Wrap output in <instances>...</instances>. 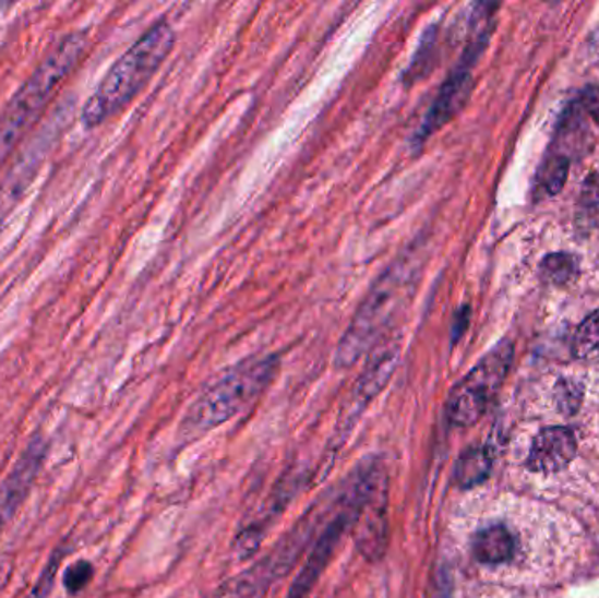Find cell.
Returning a JSON list of instances; mask_svg holds the SVG:
<instances>
[{
	"label": "cell",
	"mask_w": 599,
	"mask_h": 598,
	"mask_svg": "<svg viewBox=\"0 0 599 598\" xmlns=\"http://www.w3.org/2000/svg\"><path fill=\"white\" fill-rule=\"evenodd\" d=\"M491 464L493 456L486 447H471L463 453L454 469L457 487L471 488L480 485L491 473Z\"/></svg>",
	"instance_id": "13"
},
{
	"label": "cell",
	"mask_w": 599,
	"mask_h": 598,
	"mask_svg": "<svg viewBox=\"0 0 599 598\" xmlns=\"http://www.w3.org/2000/svg\"><path fill=\"white\" fill-rule=\"evenodd\" d=\"M355 537L358 550L369 562H378L386 553L387 530V474L379 473L369 493L364 495L360 514L355 523Z\"/></svg>",
	"instance_id": "8"
},
{
	"label": "cell",
	"mask_w": 599,
	"mask_h": 598,
	"mask_svg": "<svg viewBox=\"0 0 599 598\" xmlns=\"http://www.w3.org/2000/svg\"><path fill=\"white\" fill-rule=\"evenodd\" d=\"M63 554L65 551L57 550L49 560L48 565L43 569V574H40L37 585L32 588L31 595L27 598H48L53 589L55 577H57L58 567L62 563Z\"/></svg>",
	"instance_id": "20"
},
{
	"label": "cell",
	"mask_w": 599,
	"mask_h": 598,
	"mask_svg": "<svg viewBox=\"0 0 599 598\" xmlns=\"http://www.w3.org/2000/svg\"><path fill=\"white\" fill-rule=\"evenodd\" d=\"M277 371V357L249 358L228 369L191 404L182 423L184 438H200L240 415L268 388Z\"/></svg>",
	"instance_id": "4"
},
{
	"label": "cell",
	"mask_w": 599,
	"mask_h": 598,
	"mask_svg": "<svg viewBox=\"0 0 599 598\" xmlns=\"http://www.w3.org/2000/svg\"><path fill=\"white\" fill-rule=\"evenodd\" d=\"M88 46V32H69L55 43L31 76L0 112V169L27 137L53 100L63 81L76 69Z\"/></svg>",
	"instance_id": "2"
},
{
	"label": "cell",
	"mask_w": 599,
	"mask_h": 598,
	"mask_svg": "<svg viewBox=\"0 0 599 598\" xmlns=\"http://www.w3.org/2000/svg\"><path fill=\"white\" fill-rule=\"evenodd\" d=\"M419 276V250L414 246L373 283L369 295L356 311L351 325L347 326L338 343L335 366L349 369L390 335L399 314L414 299Z\"/></svg>",
	"instance_id": "1"
},
{
	"label": "cell",
	"mask_w": 599,
	"mask_h": 598,
	"mask_svg": "<svg viewBox=\"0 0 599 598\" xmlns=\"http://www.w3.org/2000/svg\"><path fill=\"white\" fill-rule=\"evenodd\" d=\"M573 354L587 362H599V309L580 323L573 337Z\"/></svg>",
	"instance_id": "15"
},
{
	"label": "cell",
	"mask_w": 599,
	"mask_h": 598,
	"mask_svg": "<svg viewBox=\"0 0 599 598\" xmlns=\"http://www.w3.org/2000/svg\"><path fill=\"white\" fill-rule=\"evenodd\" d=\"M471 89H474V80H471L470 69L466 68L465 62V65L457 68L445 81L444 86L440 88L421 127L414 135V144H424V141L435 134L436 130L453 120L457 112L462 111L466 100L470 98Z\"/></svg>",
	"instance_id": "10"
},
{
	"label": "cell",
	"mask_w": 599,
	"mask_h": 598,
	"mask_svg": "<svg viewBox=\"0 0 599 598\" xmlns=\"http://www.w3.org/2000/svg\"><path fill=\"white\" fill-rule=\"evenodd\" d=\"M512 360L514 346L498 344L454 386L447 400V418L454 427H471L484 416L511 371Z\"/></svg>",
	"instance_id": "5"
},
{
	"label": "cell",
	"mask_w": 599,
	"mask_h": 598,
	"mask_svg": "<svg viewBox=\"0 0 599 598\" xmlns=\"http://www.w3.org/2000/svg\"><path fill=\"white\" fill-rule=\"evenodd\" d=\"M370 354L372 357H370L369 363L356 381L355 388L338 416L335 432H333L332 442H330L333 452H337L346 444L347 438L351 435L352 429L360 420L364 409L390 383L391 375L398 366L399 335L398 337L396 334L386 335Z\"/></svg>",
	"instance_id": "7"
},
{
	"label": "cell",
	"mask_w": 599,
	"mask_h": 598,
	"mask_svg": "<svg viewBox=\"0 0 599 598\" xmlns=\"http://www.w3.org/2000/svg\"><path fill=\"white\" fill-rule=\"evenodd\" d=\"M5 522L4 519L0 518V534H2V530H4Z\"/></svg>",
	"instance_id": "23"
},
{
	"label": "cell",
	"mask_w": 599,
	"mask_h": 598,
	"mask_svg": "<svg viewBox=\"0 0 599 598\" xmlns=\"http://www.w3.org/2000/svg\"><path fill=\"white\" fill-rule=\"evenodd\" d=\"M95 576L94 563L88 560H77L63 572V586L71 595H77L92 583Z\"/></svg>",
	"instance_id": "18"
},
{
	"label": "cell",
	"mask_w": 599,
	"mask_h": 598,
	"mask_svg": "<svg viewBox=\"0 0 599 598\" xmlns=\"http://www.w3.org/2000/svg\"><path fill=\"white\" fill-rule=\"evenodd\" d=\"M582 202L589 210L599 211V169H596L582 187Z\"/></svg>",
	"instance_id": "21"
},
{
	"label": "cell",
	"mask_w": 599,
	"mask_h": 598,
	"mask_svg": "<svg viewBox=\"0 0 599 598\" xmlns=\"http://www.w3.org/2000/svg\"><path fill=\"white\" fill-rule=\"evenodd\" d=\"M578 274V259L572 253H552L540 265V277L546 285L564 286Z\"/></svg>",
	"instance_id": "14"
},
{
	"label": "cell",
	"mask_w": 599,
	"mask_h": 598,
	"mask_svg": "<svg viewBox=\"0 0 599 598\" xmlns=\"http://www.w3.org/2000/svg\"><path fill=\"white\" fill-rule=\"evenodd\" d=\"M577 455L575 433L563 427H551L538 433L529 452L528 469L537 474H555L568 467Z\"/></svg>",
	"instance_id": "11"
},
{
	"label": "cell",
	"mask_w": 599,
	"mask_h": 598,
	"mask_svg": "<svg viewBox=\"0 0 599 598\" xmlns=\"http://www.w3.org/2000/svg\"><path fill=\"white\" fill-rule=\"evenodd\" d=\"M584 398L582 384L573 380H563L555 386V403L566 416L575 415Z\"/></svg>",
	"instance_id": "19"
},
{
	"label": "cell",
	"mask_w": 599,
	"mask_h": 598,
	"mask_svg": "<svg viewBox=\"0 0 599 598\" xmlns=\"http://www.w3.org/2000/svg\"><path fill=\"white\" fill-rule=\"evenodd\" d=\"M172 27L167 22H158L144 32L120 59L112 63L100 85L89 95L81 121L92 130L116 117L137 97L155 76L161 63L173 48Z\"/></svg>",
	"instance_id": "3"
},
{
	"label": "cell",
	"mask_w": 599,
	"mask_h": 598,
	"mask_svg": "<svg viewBox=\"0 0 599 598\" xmlns=\"http://www.w3.org/2000/svg\"><path fill=\"white\" fill-rule=\"evenodd\" d=\"M582 104H584V108L587 109L590 117L598 121L599 125V88H596V86L587 88L582 95Z\"/></svg>",
	"instance_id": "22"
},
{
	"label": "cell",
	"mask_w": 599,
	"mask_h": 598,
	"mask_svg": "<svg viewBox=\"0 0 599 598\" xmlns=\"http://www.w3.org/2000/svg\"><path fill=\"white\" fill-rule=\"evenodd\" d=\"M515 548L517 545L512 531L503 525L482 528L474 539V557L484 565H502L514 559Z\"/></svg>",
	"instance_id": "12"
},
{
	"label": "cell",
	"mask_w": 599,
	"mask_h": 598,
	"mask_svg": "<svg viewBox=\"0 0 599 598\" xmlns=\"http://www.w3.org/2000/svg\"><path fill=\"white\" fill-rule=\"evenodd\" d=\"M48 455V442L43 435H34L28 442L8 478L0 485V518L5 523L14 518L16 511L27 501L37 476Z\"/></svg>",
	"instance_id": "9"
},
{
	"label": "cell",
	"mask_w": 599,
	"mask_h": 598,
	"mask_svg": "<svg viewBox=\"0 0 599 598\" xmlns=\"http://www.w3.org/2000/svg\"><path fill=\"white\" fill-rule=\"evenodd\" d=\"M71 121V108H60L57 115L46 121L43 129L28 139L19 152L14 153V160L4 178L0 179V230L4 228L14 207L19 206L23 193L27 192L32 181L39 172L43 162L48 157L67 123Z\"/></svg>",
	"instance_id": "6"
},
{
	"label": "cell",
	"mask_w": 599,
	"mask_h": 598,
	"mask_svg": "<svg viewBox=\"0 0 599 598\" xmlns=\"http://www.w3.org/2000/svg\"><path fill=\"white\" fill-rule=\"evenodd\" d=\"M436 48V28L431 27L430 31L424 32L421 45L418 46V51L414 55L412 62L405 71L404 81L407 85H414L418 83L421 77L427 76L430 72L431 63L435 60Z\"/></svg>",
	"instance_id": "16"
},
{
	"label": "cell",
	"mask_w": 599,
	"mask_h": 598,
	"mask_svg": "<svg viewBox=\"0 0 599 598\" xmlns=\"http://www.w3.org/2000/svg\"><path fill=\"white\" fill-rule=\"evenodd\" d=\"M570 158L564 155H552L543 166L542 175H540V184L546 188L547 192L554 195L563 188L566 176H568Z\"/></svg>",
	"instance_id": "17"
}]
</instances>
